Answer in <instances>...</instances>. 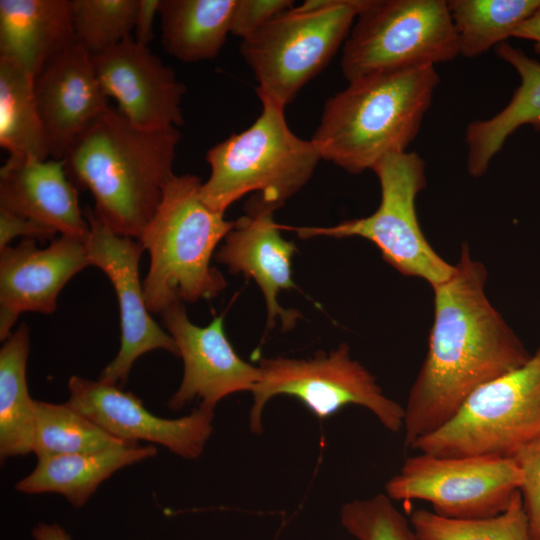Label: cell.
Returning <instances> with one entry per match:
<instances>
[{
	"instance_id": "6da1fadb",
	"label": "cell",
	"mask_w": 540,
	"mask_h": 540,
	"mask_svg": "<svg viewBox=\"0 0 540 540\" xmlns=\"http://www.w3.org/2000/svg\"><path fill=\"white\" fill-rule=\"evenodd\" d=\"M485 266L462 244L452 275L433 286L428 351L404 407V444L445 424L480 386L524 365L525 346L487 298Z\"/></svg>"
},
{
	"instance_id": "7a4b0ae2",
	"label": "cell",
	"mask_w": 540,
	"mask_h": 540,
	"mask_svg": "<svg viewBox=\"0 0 540 540\" xmlns=\"http://www.w3.org/2000/svg\"><path fill=\"white\" fill-rule=\"evenodd\" d=\"M177 127L142 130L110 107L70 145L62 160L77 189L115 233L139 239L174 175Z\"/></svg>"
},
{
	"instance_id": "3957f363",
	"label": "cell",
	"mask_w": 540,
	"mask_h": 540,
	"mask_svg": "<svg viewBox=\"0 0 540 540\" xmlns=\"http://www.w3.org/2000/svg\"><path fill=\"white\" fill-rule=\"evenodd\" d=\"M440 78L435 66L385 71L328 98L312 141L321 158L359 174L416 138Z\"/></svg>"
},
{
	"instance_id": "277c9868",
	"label": "cell",
	"mask_w": 540,
	"mask_h": 540,
	"mask_svg": "<svg viewBox=\"0 0 540 540\" xmlns=\"http://www.w3.org/2000/svg\"><path fill=\"white\" fill-rule=\"evenodd\" d=\"M201 179L174 174L163 189L152 219L138 239L150 256L143 290L151 313L209 300L227 283L211 265L213 253L235 221L209 208L200 197Z\"/></svg>"
},
{
	"instance_id": "5b68a950",
	"label": "cell",
	"mask_w": 540,
	"mask_h": 540,
	"mask_svg": "<svg viewBox=\"0 0 540 540\" xmlns=\"http://www.w3.org/2000/svg\"><path fill=\"white\" fill-rule=\"evenodd\" d=\"M258 97L262 111L255 122L206 153L210 175L201 185L200 197L215 212L224 214L251 192L281 207L307 184L322 159L312 139L291 131L285 106Z\"/></svg>"
},
{
	"instance_id": "8992f818",
	"label": "cell",
	"mask_w": 540,
	"mask_h": 540,
	"mask_svg": "<svg viewBox=\"0 0 540 540\" xmlns=\"http://www.w3.org/2000/svg\"><path fill=\"white\" fill-rule=\"evenodd\" d=\"M366 0H307L241 41L258 96L286 107L344 45Z\"/></svg>"
},
{
	"instance_id": "52a82bcc",
	"label": "cell",
	"mask_w": 540,
	"mask_h": 540,
	"mask_svg": "<svg viewBox=\"0 0 540 540\" xmlns=\"http://www.w3.org/2000/svg\"><path fill=\"white\" fill-rule=\"evenodd\" d=\"M540 437V347L521 367L477 388L441 427L409 448L444 457L514 458Z\"/></svg>"
},
{
	"instance_id": "ba28073f",
	"label": "cell",
	"mask_w": 540,
	"mask_h": 540,
	"mask_svg": "<svg viewBox=\"0 0 540 540\" xmlns=\"http://www.w3.org/2000/svg\"><path fill=\"white\" fill-rule=\"evenodd\" d=\"M459 55L445 0H366L342 47L341 71L374 73L435 66Z\"/></svg>"
},
{
	"instance_id": "9c48e42d",
	"label": "cell",
	"mask_w": 540,
	"mask_h": 540,
	"mask_svg": "<svg viewBox=\"0 0 540 540\" xmlns=\"http://www.w3.org/2000/svg\"><path fill=\"white\" fill-rule=\"evenodd\" d=\"M425 162L416 152L391 154L372 169L381 188V200L371 215L329 227H288L300 238L361 237L380 250L382 258L405 276L425 280L431 287L454 271L425 238L416 212V198L426 186Z\"/></svg>"
},
{
	"instance_id": "30bf717a",
	"label": "cell",
	"mask_w": 540,
	"mask_h": 540,
	"mask_svg": "<svg viewBox=\"0 0 540 540\" xmlns=\"http://www.w3.org/2000/svg\"><path fill=\"white\" fill-rule=\"evenodd\" d=\"M261 377L252 390L250 428L261 433L262 412L277 395H288L302 402L316 417L328 418L348 405L370 410L391 432L404 427V407L386 397L376 378L350 356L346 343L329 354L318 352L307 359L262 358Z\"/></svg>"
},
{
	"instance_id": "8fae6325",
	"label": "cell",
	"mask_w": 540,
	"mask_h": 540,
	"mask_svg": "<svg viewBox=\"0 0 540 540\" xmlns=\"http://www.w3.org/2000/svg\"><path fill=\"white\" fill-rule=\"evenodd\" d=\"M522 483L514 458L444 457L418 452L386 483L392 500H422L438 515L482 518L503 512Z\"/></svg>"
},
{
	"instance_id": "7c38bea8",
	"label": "cell",
	"mask_w": 540,
	"mask_h": 540,
	"mask_svg": "<svg viewBox=\"0 0 540 540\" xmlns=\"http://www.w3.org/2000/svg\"><path fill=\"white\" fill-rule=\"evenodd\" d=\"M89 224L86 247L90 265L100 268L111 281L120 310L121 345L116 357L102 370L100 381L123 388L135 361L162 349L179 356L172 336L151 317L139 264L145 251L138 239L111 230L94 209L86 208Z\"/></svg>"
},
{
	"instance_id": "4fadbf2b",
	"label": "cell",
	"mask_w": 540,
	"mask_h": 540,
	"mask_svg": "<svg viewBox=\"0 0 540 540\" xmlns=\"http://www.w3.org/2000/svg\"><path fill=\"white\" fill-rule=\"evenodd\" d=\"M68 389L67 404L120 440L156 443L196 459L213 431L214 410L201 405L187 416L165 419L149 412L133 393L100 380L71 376Z\"/></svg>"
},
{
	"instance_id": "5bb4252c",
	"label": "cell",
	"mask_w": 540,
	"mask_h": 540,
	"mask_svg": "<svg viewBox=\"0 0 540 540\" xmlns=\"http://www.w3.org/2000/svg\"><path fill=\"white\" fill-rule=\"evenodd\" d=\"M160 315L184 363L181 384L167 403L169 409L178 411L200 399L201 406L214 410L230 394L252 392L260 380V368L235 352L225 334L223 315L204 327L191 322L184 304L173 305Z\"/></svg>"
},
{
	"instance_id": "9a60e30c",
	"label": "cell",
	"mask_w": 540,
	"mask_h": 540,
	"mask_svg": "<svg viewBox=\"0 0 540 540\" xmlns=\"http://www.w3.org/2000/svg\"><path fill=\"white\" fill-rule=\"evenodd\" d=\"M91 55L105 93L116 99L118 110L134 127L152 131L183 125L186 87L148 46L130 35Z\"/></svg>"
},
{
	"instance_id": "2e32d148",
	"label": "cell",
	"mask_w": 540,
	"mask_h": 540,
	"mask_svg": "<svg viewBox=\"0 0 540 540\" xmlns=\"http://www.w3.org/2000/svg\"><path fill=\"white\" fill-rule=\"evenodd\" d=\"M91 266L86 241L67 235L41 249L32 239L0 250V339L24 312L53 313L68 281Z\"/></svg>"
},
{
	"instance_id": "e0dca14e",
	"label": "cell",
	"mask_w": 540,
	"mask_h": 540,
	"mask_svg": "<svg viewBox=\"0 0 540 540\" xmlns=\"http://www.w3.org/2000/svg\"><path fill=\"white\" fill-rule=\"evenodd\" d=\"M278 208L259 194L251 197L245 206L246 213L235 220L215 259L232 273H242L256 282L266 303L267 328H272L280 318L286 331L301 316L297 310L283 308L278 302L281 291L296 288L292 259L297 248L294 242L282 237L281 226L274 221Z\"/></svg>"
},
{
	"instance_id": "ac0fdd59",
	"label": "cell",
	"mask_w": 540,
	"mask_h": 540,
	"mask_svg": "<svg viewBox=\"0 0 540 540\" xmlns=\"http://www.w3.org/2000/svg\"><path fill=\"white\" fill-rule=\"evenodd\" d=\"M34 95L50 155L57 160L110 108L92 55L79 42L53 58L34 77Z\"/></svg>"
},
{
	"instance_id": "d6986e66",
	"label": "cell",
	"mask_w": 540,
	"mask_h": 540,
	"mask_svg": "<svg viewBox=\"0 0 540 540\" xmlns=\"http://www.w3.org/2000/svg\"><path fill=\"white\" fill-rule=\"evenodd\" d=\"M0 210L27 217L60 235L87 239L89 224L62 159L9 157L0 169Z\"/></svg>"
},
{
	"instance_id": "ffe728a7",
	"label": "cell",
	"mask_w": 540,
	"mask_h": 540,
	"mask_svg": "<svg viewBox=\"0 0 540 540\" xmlns=\"http://www.w3.org/2000/svg\"><path fill=\"white\" fill-rule=\"evenodd\" d=\"M75 43L70 0H0V58L35 77Z\"/></svg>"
},
{
	"instance_id": "44dd1931",
	"label": "cell",
	"mask_w": 540,
	"mask_h": 540,
	"mask_svg": "<svg viewBox=\"0 0 540 540\" xmlns=\"http://www.w3.org/2000/svg\"><path fill=\"white\" fill-rule=\"evenodd\" d=\"M153 445L125 441L88 453L37 458L33 471L15 485L26 494L58 493L74 507H82L100 484L116 471L156 456Z\"/></svg>"
},
{
	"instance_id": "7402d4cb",
	"label": "cell",
	"mask_w": 540,
	"mask_h": 540,
	"mask_svg": "<svg viewBox=\"0 0 540 540\" xmlns=\"http://www.w3.org/2000/svg\"><path fill=\"white\" fill-rule=\"evenodd\" d=\"M496 53L516 70L520 85L501 111L466 128L467 170L475 178L487 172L492 159L518 128L532 125L540 131V62L507 42L496 46Z\"/></svg>"
},
{
	"instance_id": "603a6c76",
	"label": "cell",
	"mask_w": 540,
	"mask_h": 540,
	"mask_svg": "<svg viewBox=\"0 0 540 540\" xmlns=\"http://www.w3.org/2000/svg\"><path fill=\"white\" fill-rule=\"evenodd\" d=\"M237 0H160L161 40L185 63L215 58L231 33Z\"/></svg>"
},
{
	"instance_id": "cb8c5ba5",
	"label": "cell",
	"mask_w": 540,
	"mask_h": 540,
	"mask_svg": "<svg viewBox=\"0 0 540 540\" xmlns=\"http://www.w3.org/2000/svg\"><path fill=\"white\" fill-rule=\"evenodd\" d=\"M30 350L29 327L21 323L0 349V457L25 456L33 452L36 400L27 386Z\"/></svg>"
},
{
	"instance_id": "d4e9b609",
	"label": "cell",
	"mask_w": 540,
	"mask_h": 540,
	"mask_svg": "<svg viewBox=\"0 0 540 540\" xmlns=\"http://www.w3.org/2000/svg\"><path fill=\"white\" fill-rule=\"evenodd\" d=\"M0 145L14 158L47 160L48 138L34 95V76L0 58Z\"/></svg>"
},
{
	"instance_id": "484cf974",
	"label": "cell",
	"mask_w": 540,
	"mask_h": 540,
	"mask_svg": "<svg viewBox=\"0 0 540 540\" xmlns=\"http://www.w3.org/2000/svg\"><path fill=\"white\" fill-rule=\"evenodd\" d=\"M459 55L474 58L512 37L540 0H448Z\"/></svg>"
},
{
	"instance_id": "4316f807",
	"label": "cell",
	"mask_w": 540,
	"mask_h": 540,
	"mask_svg": "<svg viewBox=\"0 0 540 540\" xmlns=\"http://www.w3.org/2000/svg\"><path fill=\"white\" fill-rule=\"evenodd\" d=\"M123 442L67 403L36 400L33 453L37 458L95 452Z\"/></svg>"
},
{
	"instance_id": "83f0119b",
	"label": "cell",
	"mask_w": 540,
	"mask_h": 540,
	"mask_svg": "<svg viewBox=\"0 0 540 540\" xmlns=\"http://www.w3.org/2000/svg\"><path fill=\"white\" fill-rule=\"evenodd\" d=\"M409 521L418 540H532L519 490L497 515L457 519L418 509Z\"/></svg>"
},
{
	"instance_id": "f1b7e54d",
	"label": "cell",
	"mask_w": 540,
	"mask_h": 540,
	"mask_svg": "<svg viewBox=\"0 0 540 540\" xmlns=\"http://www.w3.org/2000/svg\"><path fill=\"white\" fill-rule=\"evenodd\" d=\"M77 42L91 54L105 51L134 31L138 0H70Z\"/></svg>"
},
{
	"instance_id": "f546056e",
	"label": "cell",
	"mask_w": 540,
	"mask_h": 540,
	"mask_svg": "<svg viewBox=\"0 0 540 540\" xmlns=\"http://www.w3.org/2000/svg\"><path fill=\"white\" fill-rule=\"evenodd\" d=\"M340 521L356 540H418L410 521L385 494L344 504Z\"/></svg>"
},
{
	"instance_id": "4dcf8cb0",
	"label": "cell",
	"mask_w": 540,
	"mask_h": 540,
	"mask_svg": "<svg viewBox=\"0 0 540 540\" xmlns=\"http://www.w3.org/2000/svg\"><path fill=\"white\" fill-rule=\"evenodd\" d=\"M514 459L522 472L519 488L532 540H540V437Z\"/></svg>"
},
{
	"instance_id": "1f68e13d",
	"label": "cell",
	"mask_w": 540,
	"mask_h": 540,
	"mask_svg": "<svg viewBox=\"0 0 540 540\" xmlns=\"http://www.w3.org/2000/svg\"><path fill=\"white\" fill-rule=\"evenodd\" d=\"M293 6L291 0H237L231 34L243 40Z\"/></svg>"
},
{
	"instance_id": "d6a6232c",
	"label": "cell",
	"mask_w": 540,
	"mask_h": 540,
	"mask_svg": "<svg viewBox=\"0 0 540 540\" xmlns=\"http://www.w3.org/2000/svg\"><path fill=\"white\" fill-rule=\"evenodd\" d=\"M57 231L36 220L0 210V250L16 237L43 242L56 238Z\"/></svg>"
},
{
	"instance_id": "836d02e7",
	"label": "cell",
	"mask_w": 540,
	"mask_h": 540,
	"mask_svg": "<svg viewBox=\"0 0 540 540\" xmlns=\"http://www.w3.org/2000/svg\"><path fill=\"white\" fill-rule=\"evenodd\" d=\"M160 0H138L134 26V39L137 43L148 46L154 38L153 22L159 11Z\"/></svg>"
},
{
	"instance_id": "e575fe53",
	"label": "cell",
	"mask_w": 540,
	"mask_h": 540,
	"mask_svg": "<svg viewBox=\"0 0 540 540\" xmlns=\"http://www.w3.org/2000/svg\"><path fill=\"white\" fill-rule=\"evenodd\" d=\"M512 37L532 41L534 50L540 55V8L514 31Z\"/></svg>"
},
{
	"instance_id": "d590c367",
	"label": "cell",
	"mask_w": 540,
	"mask_h": 540,
	"mask_svg": "<svg viewBox=\"0 0 540 540\" xmlns=\"http://www.w3.org/2000/svg\"><path fill=\"white\" fill-rule=\"evenodd\" d=\"M35 540H72L71 536L56 523H39L32 530Z\"/></svg>"
}]
</instances>
